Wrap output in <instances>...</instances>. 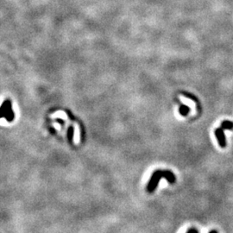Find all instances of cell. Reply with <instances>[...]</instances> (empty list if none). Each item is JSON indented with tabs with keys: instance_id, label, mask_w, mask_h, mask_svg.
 Instances as JSON below:
<instances>
[{
	"instance_id": "obj_5",
	"label": "cell",
	"mask_w": 233,
	"mask_h": 233,
	"mask_svg": "<svg viewBox=\"0 0 233 233\" xmlns=\"http://www.w3.org/2000/svg\"><path fill=\"white\" fill-rule=\"evenodd\" d=\"M221 128L224 130H232L233 129V122L231 121H228V120H225L221 123Z\"/></svg>"
},
{
	"instance_id": "obj_3",
	"label": "cell",
	"mask_w": 233,
	"mask_h": 233,
	"mask_svg": "<svg viewBox=\"0 0 233 233\" xmlns=\"http://www.w3.org/2000/svg\"><path fill=\"white\" fill-rule=\"evenodd\" d=\"M215 136H217V139L219 142V144L221 148H225L226 146V140L225 135V130L219 127L218 129L215 130Z\"/></svg>"
},
{
	"instance_id": "obj_6",
	"label": "cell",
	"mask_w": 233,
	"mask_h": 233,
	"mask_svg": "<svg viewBox=\"0 0 233 233\" xmlns=\"http://www.w3.org/2000/svg\"><path fill=\"white\" fill-rule=\"evenodd\" d=\"M187 233H199V231L196 228H191L190 230H188ZM209 233H218V231H216V230H212V231H210Z\"/></svg>"
},
{
	"instance_id": "obj_2",
	"label": "cell",
	"mask_w": 233,
	"mask_h": 233,
	"mask_svg": "<svg viewBox=\"0 0 233 233\" xmlns=\"http://www.w3.org/2000/svg\"><path fill=\"white\" fill-rule=\"evenodd\" d=\"M14 112L12 111L11 102L10 100H5L0 106V119L4 118L8 122H11L14 119Z\"/></svg>"
},
{
	"instance_id": "obj_1",
	"label": "cell",
	"mask_w": 233,
	"mask_h": 233,
	"mask_svg": "<svg viewBox=\"0 0 233 233\" xmlns=\"http://www.w3.org/2000/svg\"><path fill=\"white\" fill-rule=\"evenodd\" d=\"M162 178H165L170 184H174V182L176 181V177L171 171L169 170H156V172H154L152 176L150 178V181L148 183L147 186V191L149 192L150 193H154L156 189V187L159 181H160Z\"/></svg>"
},
{
	"instance_id": "obj_4",
	"label": "cell",
	"mask_w": 233,
	"mask_h": 233,
	"mask_svg": "<svg viewBox=\"0 0 233 233\" xmlns=\"http://www.w3.org/2000/svg\"><path fill=\"white\" fill-rule=\"evenodd\" d=\"M189 111H190V108L187 106V105H185L183 104H181L180 103V106H179V112H180V114L181 116H188V113H189Z\"/></svg>"
}]
</instances>
